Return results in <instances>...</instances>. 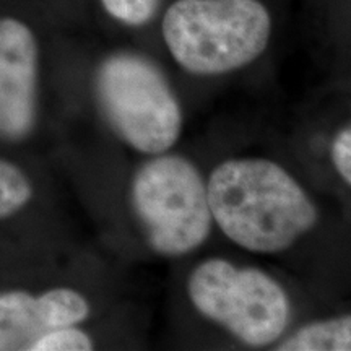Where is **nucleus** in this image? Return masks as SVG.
Returning a JSON list of instances; mask_svg holds the SVG:
<instances>
[{
	"mask_svg": "<svg viewBox=\"0 0 351 351\" xmlns=\"http://www.w3.org/2000/svg\"><path fill=\"white\" fill-rule=\"evenodd\" d=\"M212 217L252 252H280L317 223V210L291 174L274 161L230 160L207 184Z\"/></svg>",
	"mask_w": 351,
	"mask_h": 351,
	"instance_id": "1",
	"label": "nucleus"
},
{
	"mask_svg": "<svg viewBox=\"0 0 351 351\" xmlns=\"http://www.w3.org/2000/svg\"><path fill=\"white\" fill-rule=\"evenodd\" d=\"M163 36L187 72L217 75L265 51L270 15L258 0H178L165 15Z\"/></svg>",
	"mask_w": 351,
	"mask_h": 351,
	"instance_id": "2",
	"label": "nucleus"
},
{
	"mask_svg": "<svg viewBox=\"0 0 351 351\" xmlns=\"http://www.w3.org/2000/svg\"><path fill=\"white\" fill-rule=\"evenodd\" d=\"M132 202L148 243L163 256L194 251L212 230L207 186L181 156L161 155L145 163L132 182Z\"/></svg>",
	"mask_w": 351,
	"mask_h": 351,
	"instance_id": "3",
	"label": "nucleus"
},
{
	"mask_svg": "<svg viewBox=\"0 0 351 351\" xmlns=\"http://www.w3.org/2000/svg\"><path fill=\"white\" fill-rule=\"evenodd\" d=\"M96 93L109 122L135 150L161 155L178 142L181 108L163 73L145 57L117 54L104 60Z\"/></svg>",
	"mask_w": 351,
	"mask_h": 351,
	"instance_id": "4",
	"label": "nucleus"
},
{
	"mask_svg": "<svg viewBox=\"0 0 351 351\" xmlns=\"http://www.w3.org/2000/svg\"><path fill=\"white\" fill-rule=\"evenodd\" d=\"M187 289L199 313L247 345L274 343L288 326L287 293L261 270L210 258L192 271Z\"/></svg>",
	"mask_w": 351,
	"mask_h": 351,
	"instance_id": "5",
	"label": "nucleus"
},
{
	"mask_svg": "<svg viewBox=\"0 0 351 351\" xmlns=\"http://www.w3.org/2000/svg\"><path fill=\"white\" fill-rule=\"evenodd\" d=\"M38 46L19 20H0V138L29 134L36 114Z\"/></svg>",
	"mask_w": 351,
	"mask_h": 351,
	"instance_id": "6",
	"label": "nucleus"
},
{
	"mask_svg": "<svg viewBox=\"0 0 351 351\" xmlns=\"http://www.w3.org/2000/svg\"><path fill=\"white\" fill-rule=\"evenodd\" d=\"M90 314V304L75 289L56 288L41 296L23 291L0 295V351L29 350L54 328L75 326Z\"/></svg>",
	"mask_w": 351,
	"mask_h": 351,
	"instance_id": "7",
	"label": "nucleus"
},
{
	"mask_svg": "<svg viewBox=\"0 0 351 351\" xmlns=\"http://www.w3.org/2000/svg\"><path fill=\"white\" fill-rule=\"evenodd\" d=\"M282 351H348L351 350V319L322 320L302 327L278 346Z\"/></svg>",
	"mask_w": 351,
	"mask_h": 351,
	"instance_id": "8",
	"label": "nucleus"
},
{
	"mask_svg": "<svg viewBox=\"0 0 351 351\" xmlns=\"http://www.w3.org/2000/svg\"><path fill=\"white\" fill-rule=\"evenodd\" d=\"M33 195L26 176L8 161L0 160V218H7L28 204Z\"/></svg>",
	"mask_w": 351,
	"mask_h": 351,
	"instance_id": "9",
	"label": "nucleus"
},
{
	"mask_svg": "<svg viewBox=\"0 0 351 351\" xmlns=\"http://www.w3.org/2000/svg\"><path fill=\"white\" fill-rule=\"evenodd\" d=\"M93 350V341L85 332L73 326L54 328L44 333L43 337L29 346V351H90Z\"/></svg>",
	"mask_w": 351,
	"mask_h": 351,
	"instance_id": "10",
	"label": "nucleus"
},
{
	"mask_svg": "<svg viewBox=\"0 0 351 351\" xmlns=\"http://www.w3.org/2000/svg\"><path fill=\"white\" fill-rule=\"evenodd\" d=\"M114 19L127 25H143L155 15L160 0H103Z\"/></svg>",
	"mask_w": 351,
	"mask_h": 351,
	"instance_id": "11",
	"label": "nucleus"
},
{
	"mask_svg": "<svg viewBox=\"0 0 351 351\" xmlns=\"http://www.w3.org/2000/svg\"><path fill=\"white\" fill-rule=\"evenodd\" d=\"M332 160L343 181L351 184V129L346 127L337 135L332 145Z\"/></svg>",
	"mask_w": 351,
	"mask_h": 351,
	"instance_id": "12",
	"label": "nucleus"
}]
</instances>
